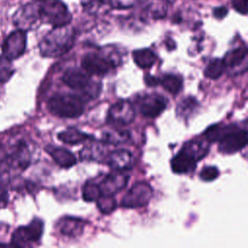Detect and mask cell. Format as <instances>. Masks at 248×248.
I'll return each mask as SVG.
<instances>
[{"mask_svg":"<svg viewBox=\"0 0 248 248\" xmlns=\"http://www.w3.org/2000/svg\"><path fill=\"white\" fill-rule=\"evenodd\" d=\"M232 8L239 14L245 16L247 14V0H231Z\"/></svg>","mask_w":248,"mask_h":248,"instance_id":"836d02e7","label":"cell"},{"mask_svg":"<svg viewBox=\"0 0 248 248\" xmlns=\"http://www.w3.org/2000/svg\"><path fill=\"white\" fill-rule=\"evenodd\" d=\"M219 141V151L223 154H232L247 144V132L235 125H228V128Z\"/></svg>","mask_w":248,"mask_h":248,"instance_id":"8992f818","label":"cell"},{"mask_svg":"<svg viewBox=\"0 0 248 248\" xmlns=\"http://www.w3.org/2000/svg\"><path fill=\"white\" fill-rule=\"evenodd\" d=\"M144 82L148 86H157L160 83V79L154 76L147 74L144 76Z\"/></svg>","mask_w":248,"mask_h":248,"instance_id":"8d00e7d4","label":"cell"},{"mask_svg":"<svg viewBox=\"0 0 248 248\" xmlns=\"http://www.w3.org/2000/svg\"><path fill=\"white\" fill-rule=\"evenodd\" d=\"M59 232L68 237H77L80 235L84 229V222L79 218L63 217L57 223Z\"/></svg>","mask_w":248,"mask_h":248,"instance_id":"2e32d148","label":"cell"},{"mask_svg":"<svg viewBox=\"0 0 248 248\" xmlns=\"http://www.w3.org/2000/svg\"><path fill=\"white\" fill-rule=\"evenodd\" d=\"M101 196V192L98 184L93 181H87L82 188V199L85 202H95Z\"/></svg>","mask_w":248,"mask_h":248,"instance_id":"4316f807","label":"cell"},{"mask_svg":"<svg viewBox=\"0 0 248 248\" xmlns=\"http://www.w3.org/2000/svg\"><path fill=\"white\" fill-rule=\"evenodd\" d=\"M62 80L69 87L75 90L82 91V93L85 94L90 99L96 98L100 94V91L102 88L100 83L91 80L90 75L86 73L83 69L82 70H79L77 68L68 69L64 73L62 77Z\"/></svg>","mask_w":248,"mask_h":248,"instance_id":"5b68a950","label":"cell"},{"mask_svg":"<svg viewBox=\"0 0 248 248\" xmlns=\"http://www.w3.org/2000/svg\"><path fill=\"white\" fill-rule=\"evenodd\" d=\"M26 32L17 29L12 32L4 41L2 52L5 57L11 61L20 57L26 48Z\"/></svg>","mask_w":248,"mask_h":248,"instance_id":"30bf717a","label":"cell"},{"mask_svg":"<svg viewBox=\"0 0 248 248\" xmlns=\"http://www.w3.org/2000/svg\"><path fill=\"white\" fill-rule=\"evenodd\" d=\"M41 21L53 27L70 24L72 14L61 0H39Z\"/></svg>","mask_w":248,"mask_h":248,"instance_id":"3957f363","label":"cell"},{"mask_svg":"<svg viewBox=\"0 0 248 248\" xmlns=\"http://www.w3.org/2000/svg\"><path fill=\"white\" fill-rule=\"evenodd\" d=\"M107 163L114 170H126L132 167L133 156L125 149L114 150L108 155Z\"/></svg>","mask_w":248,"mask_h":248,"instance_id":"9a60e30c","label":"cell"},{"mask_svg":"<svg viewBox=\"0 0 248 248\" xmlns=\"http://www.w3.org/2000/svg\"><path fill=\"white\" fill-rule=\"evenodd\" d=\"M132 56L136 65L141 69H149L154 65L157 59L155 52L149 48L136 49L133 51Z\"/></svg>","mask_w":248,"mask_h":248,"instance_id":"7402d4cb","label":"cell"},{"mask_svg":"<svg viewBox=\"0 0 248 248\" xmlns=\"http://www.w3.org/2000/svg\"><path fill=\"white\" fill-rule=\"evenodd\" d=\"M76 32L68 25L53 27L40 42L39 48L43 56L57 57L68 52L74 46Z\"/></svg>","mask_w":248,"mask_h":248,"instance_id":"6da1fadb","label":"cell"},{"mask_svg":"<svg viewBox=\"0 0 248 248\" xmlns=\"http://www.w3.org/2000/svg\"><path fill=\"white\" fill-rule=\"evenodd\" d=\"M152 197V188L146 182L134 184L122 199L121 206L138 208L146 205Z\"/></svg>","mask_w":248,"mask_h":248,"instance_id":"9c48e42d","label":"cell"},{"mask_svg":"<svg viewBox=\"0 0 248 248\" xmlns=\"http://www.w3.org/2000/svg\"><path fill=\"white\" fill-rule=\"evenodd\" d=\"M218 175H219V170L214 166L204 167L199 174L200 178L203 181H212L215 178H217Z\"/></svg>","mask_w":248,"mask_h":248,"instance_id":"4dcf8cb0","label":"cell"},{"mask_svg":"<svg viewBox=\"0 0 248 248\" xmlns=\"http://www.w3.org/2000/svg\"><path fill=\"white\" fill-rule=\"evenodd\" d=\"M181 150L189 155L193 160L198 162L207 154L209 150V145L208 141L205 139H193L185 142Z\"/></svg>","mask_w":248,"mask_h":248,"instance_id":"e0dca14e","label":"cell"},{"mask_svg":"<svg viewBox=\"0 0 248 248\" xmlns=\"http://www.w3.org/2000/svg\"><path fill=\"white\" fill-rule=\"evenodd\" d=\"M14 74V68L10 59L0 55V83L6 82Z\"/></svg>","mask_w":248,"mask_h":248,"instance_id":"f546056e","label":"cell"},{"mask_svg":"<svg viewBox=\"0 0 248 248\" xmlns=\"http://www.w3.org/2000/svg\"><path fill=\"white\" fill-rule=\"evenodd\" d=\"M226 67L223 59L214 58L208 62L204 69V76L211 79H216L222 76Z\"/></svg>","mask_w":248,"mask_h":248,"instance_id":"484cf974","label":"cell"},{"mask_svg":"<svg viewBox=\"0 0 248 248\" xmlns=\"http://www.w3.org/2000/svg\"><path fill=\"white\" fill-rule=\"evenodd\" d=\"M96 202H97L98 208L104 214H108L112 212L116 207V201L113 196L101 195Z\"/></svg>","mask_w":248,"mask_h":248,"instance_id":"f1b7e54d","label":"cell"},{"mask_svg":"<svg viewBox=\"0 0 248 248\" xmlns=\"http://www.w3.org/2000/svg\"><path fill=\"white\" fill-rule=\"evenodd\" d=\"M140 1L143 13L154 19L165 17L168 11L167 0H139Z\"/></svg>","mask_w":248,"mask_h":248,"instance_id":"d6986e66","label":"cell"},{"mask_svg":"<svg viewBox=\"0 0 248 248\" xmlns=\"http://www.w3.org/2000/svg\"><path fill=\"white\" fill-rule=\"evenodd\" d=\"M108 49V46H107ZM117 58L111 54V50L103 49L100 52H89L81 58V67L89 75L102 77L108 74L117 66Z\"/></svg>","mask_w":248,"mask_h":248,"instance_id":"277c9868","label":"cell"},{"mask_svg":"<svg viewBox=\"0 0 248 248\" xmlns=\"http://www.w3.org/2000/svg\"><path fill=\"white\" fill-rule=\"evenodd\" d=\"M8 202V193L3 184L0 183V208H3L7 205Z\"/></svg>","mask_w":248,"mask_h":248,"instance_id":"d590c367","label":"cell"},{"mask_svg":"<svg viewBox=\"0 0 248 248\" xmlns=\"http://www.w3.org/2000/svg\"><path fill=\"white\" fill-rule=\"evenodd\" d=\"M140 111L142 115L150 118L159 116L167 107V100L164 96L151 93L143 96L140 101Z\"/></svg>","mask_w":248,"mask_h":248,"instance_id":"4fadbf2b","label":"cell"},{"mask_svg":"<svg viewBox=\"0 0 248 248\" xmlns=\"http://www.w3.org/2000/svg\"><path fill=\"white\" fill-rule=\"evenodd\" d=\"M46 151L53 159V161L64 169H69L76 165L77 158L76 156L68 149L64 147H59L55 145H46Z\"/></svg>","mask_w":248,"mask_h":248,"instance_id":"5bb4252c","label":"cell"},{"mask_svg":"<svg viewBox=\"0 0 248 248\" xmlns=\"http://www.w3.org/2000/svg\"><path fill=\"white\" fill-rule=\"evenodd\" d=\"M15 25L23 31L33 29L41 21L39 0L21 6L14 15Z\"/></svg>","mask_w":248,"mask_h":248,"instance_id":"ba28073f","label":"cell"},{"mask_svg":"<svg viewBox=\"0 0 248 248\" xmlns=\"http://www.w3.org/2000/svg\"><path fill=\"white\" fill-rule=\"evenodd\" d=\"M102 155V151L100 152V149L98 146H88L84 148L80 152V157L81 159H86V160H98V156L100 157Z\"/></svg>","mask_w":248,"mask_h":248,"instance_id":"1f68e13d","label":"cell"},{"mask_svg":"<svg viewBox=\"0 0 248 248\" xmlns=\"http://www.w3.org/2000/svg\"><path fill=\"white\" fill-rule=\"evenodd\" d=\"M198 107H199V103L196 100V98L191 96L185 97L180 101L179 104H177L176 113L179 117L186 119L195 112Z\"/></svg>","mask_w":248,"mask_h":248,"instance_id":"cb8c5ba5","label":"cell"},{"mask_svg":"<svg viewBox=\"0 0 248 248\" xmlns=\"http://www.w3.org/2000/svg\"><path fill=\"white\" fill-rule=\"evenodd\" d=\"M129 139H130V134L128 133V131H122V130L107 131L102 136L103 142L112 144V145L125 143L129 140Z\"/></svg>","mask_w":248,"mask_h":248,"instance_id":"d4e9b609","label":"cell"},{"mask_svg":"<svg viewBox=\"0 0 248 248\" xmlns=\"http://www.w3.org/2000/svg\"><path fill=\"white\" fill-rule=\"evenodd\" d=\"M138 0H108V5L114 9H129L135 5Z\"/></svg>","mask_w":248,"mask_h":248,"instance_id":"d6a6232c","label":"cell"},{"mask_svg":"<svg viewBox=\"0 0 248 248\" xmlns=\"http://www.w3.org/2000/svg\"><path fill=\"white\" fill-rule=\"evenodd\" d=\"M58 139L63 141L64 143L70 144V145H75V144H79L81 142H84L87 140H91L92 137L82 133L81 131L78 130L77 128H68L62 132H60L57 135Z\"/></svg>","mask_w":248,"mask_h":248,"instance_id":"ffe728a7","label":"cell"},{"mask_svg":"<svg viewBox=\"0 0 248 248\" xmlns=\"http://www.w3.org/2000/svg\"><path fill=\"white\" fill-rule=\"evenodd\" d=\"M197 162L193 160L189 155L180 150L170 161V167L173 172L182 174L188 173L195 170Z\"/></svg>","mask_w":248,"mask_h":248,"instance_id":"ac0fdd59","label":"cell"},{"mask_svg":"<svg viewBox=\"0 0 248 248\" xmlns=\"http://www.w3.org/2000/svg\"><path fill=\"white\" fill-rule=\"evenodd\" d=\"M129 175L124 170H114L98 184L101 195L114 196V194L121 191L127 185Z\"/></svg>","mask_w":248,"mask_h":248,"instance_id":"7c38bea8","label":"cell"},{"mask_svg":"<svg viewBox=\"0 0 248 248\" xmlns=\"http://www.w3.org/2000/svg\"><path fill=\"white\" fill-rule=\"evenodd\" d=\"M228 15V9L225 6H220L213 9V16L217 19H222Z\"/></svg>","mask_w":248,"mask_h":248,"instance_id":"e575fe53","label":"cell"},{"mask_svg":"<svg viewBox=\"0 0 248 248\" xmlns=\"http://www.w3.org/2000/svg\"><path fill=\"white\" fill-rule=\"evenodd\" d=\"M228 128V125H220V124H216V125H212L209 128H207L204 133H203V137L204 139L208 141V142H214L217 141L221 139V137L224 135V133L226 132Z\"/></svg>","mask_w":248,"mask_h":248,"instance_id":"83f0119b","label":"cell"},{"mask_svg":"<svg viewBox=\"0 0 248 248\" xmlns=\"http://www.w3.org/2000/svg\"><path fill=\"white\" fill-rule=\"evenodd\" d=\"M160 79L163 88L169 93L175 95L182 89L183 79L180 76L174 74H165Z\"/></svg>","mask_w":248,"mask_h":248,"instance_id":"603a6c76","label":"cell"},{"mask_svg":"<svg viewBox=\"0 0 248 248\" xmlns=\"http://www.w3.org/2000/svg\"><path fill=\"white\" fill-rule=\"evenodd\" d=\"M246 55L247 48L245 46H238L229 50L223 58L225 67L229 69H234L236 67H239L245 61Z\"/></svg>","mask_w":248,"mask_h":248,"instance_id":"44dd1931","label":"cell"},{"mask_svg":"<svg viewBox=\"0 0 248 248\" xmlns=\"http://www.w3.org/2000/svg\"><path fill=\"white\" fill-rule=\"evenodd\" d=\"M135 118V108L131 102L120 100L114 103L108 111V121L118 125H128Z\"/></svg>","mask_w":248,"mask_h":248,"instance_id":"8fae6325","label":"cell"},{"mask_svg":"<svg viewBox=\"0 0 248 248\" xmlns=\"http://www.w3.org/2000/svg\"><path fill=\"white\" fill-rule=\"evenodd\" d=\"M44 232V223L41 219L35 218L29 225L19 227L16 229L12 236L11 244L18 247L30 246L35 242H38Z\"/></svg>","mask_w":248,"mask_h":248,"instance_id":"52a82bcc","label":"cell"},{"mask_svg":"<svg viewBox=\"0 0 248 248\" xmlns=\"http://www.w3.org/2000/svg\"><path fill=\"white\" fill-rule=\"evenodd\" d=\"M47 109L55 116L62 118H76L82 114L84 102L75 94H54L46 103Z\"/></svg>","mask_w":248,"mask_h":248,"instance_id":"7a4b0ae2","label":"cell"}]
</instances>
